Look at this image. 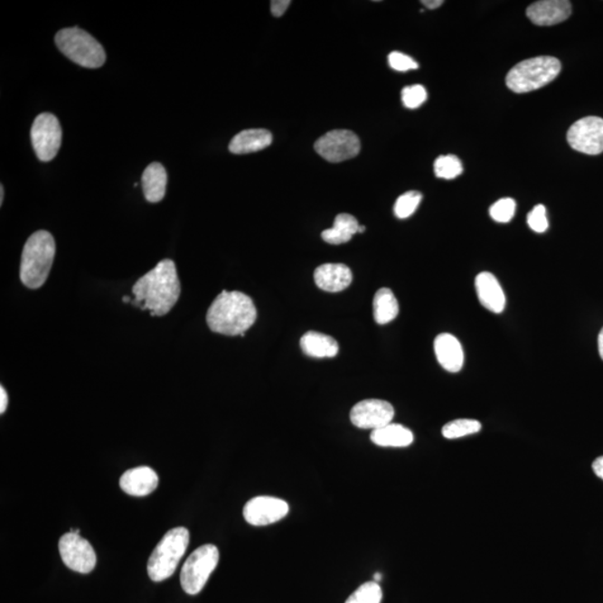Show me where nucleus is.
I'll return each mask as SVG.
<instances>
[{"instance_id":"1","label":"nucleus","mask_w":603,"mask_h":603,"mask_svg":"<svg viewBox=\"0 0 603 603\" xmlns=\"http://www.w3.org/2000/svg\"><path fill=\"white\" fill-rule=\"evenodd\" d=\"M132 304L148 310L152 316H164L173 310L182 293V287L174 260L164 259L146 273L132 287Z\"/></svg>"},{"instance_id":"2","label":"nucleus","mask_w":603,"mask_h":603,"mask_svg":"<svg viewBox=\"0 0 603 603\" xmlns=\"http://www.w3.org/2000/svg\"><path fill=\"white\" fill-rule=\"evenodd\" d=\"M258 319L253 300L246 294L222 291L207 312V325L215 334L244 336Z\"/></svg>"},{"instance_id":"3","label":"nucleus","mask_w":603,"mask_h":603,"mask_svg":"<svg viewBox=\"0 0 603 603\" xmlns=\"http://www.w3.org/2000/svg\"><path fill=\"white\" fill-rule=\"evenodd\" d=\"M54 237L46 231H38L24 246L21 263V281L26 287L40 288L49 278L55 258Z\"/></svg>"},{"instance_id":"4","label":"nucleus","mask_w":603,"mask_h":603,"mask_svg":"<svg viewBox=\"0 0 603 603\" xmlns=\"http://www.w3.org/2000/svg\"><path fill=\"white\" fill-rule=\"evenodd\" d=\"M561 72V63L552 56H539L521 61L506 76V85L514 93H529L545 87Z\"/></svg>"},{"instance_id":"5","label":"nucleus","mask_w":603,"mask_h":603,"mask_svg":"<svg viewBox=\"0 0 603 603\" xmlns=\"http://www.w3.org/2000/svg\"><path fill=\"white\" fill-rule=\"evenodd\" d=\"M55 42L59 50L74 63L87 69H99L106 63L103 46L79 27L64 28L57 33Z\"/></svg>"},{"instance_id":"6","label":"nucleus","mask_w":603,"mask_h":603,"mask_svg":"<svg viewBox=\"0 0 603 603\" xmlns=\"http://www.w3.org/2000/svg\"><path fill=\"white\" fill-rule=\"evenodd\" d=\"M189 539V531L184 528H175L165 534L152 552L146 567L152 581H165L173 576L187 551Z\"/></svg>"},{"instance_id":"7","label":"nucleus","mask_w":603,"mask_h":603,"mask_svg":"<svg viewBox=\"0 0 603 603\" xmlns=\"http://www.w3.org/2000/svg\"><path fill=\"white\" fill-rule=\"evenodd\" d=\"M218 562H220V551L215 545L205 544L194 550L184 562L180 574L184 591L188 595H198L205 588Z\"/></svg>"},{"instance_id":"8","label":"nucleus","mask_w":603,"mask_h":603,"mask_svg":"<svg viewBox=\"0 0 603 603\" xmlns=\"http://www.w3.org/2000/svg\"><path fill=\"white\" fill-rule=\"evenodd\" d=\"M33 148L41 161L53 160L61 145L59 118L52 113H42L35 118L31 130Z\"/></svg>"},{"instance_id":"9","label":"nucleus","mask_w":603,"mask_h":603,"mask_svg":"<svg viewBox=\"0 0 603 603\" xmlns=\"http://www.w3.org/2000/svg\"><path fill=\"white\" fill-rule=\"evenodd\" d=\"M315 149L323 159L338 164L357 156L361 144L359 137L353 131L332 130L316 140Z\"/></svg>"},{"instance_id":"10","label":"nucleus","mask_w":603,"mask_h":603,"mask_svg":"<svg viewBox=\"0 0 603 603\" xmlns=\"http://www.w3.org/2000/svg\"><path fill=\"white\" fill-rule=\"evenodd\" d=\"M59 549L65 566L75 572L87 574L97 566V554L92 545L80 534L69 532L61 536Z\"/></svg>"},{"instance_id":"11","label":"nucleus","mask_w":603,"mask_h":603,"mask_svg":"<svg viewBox=\"0 0 603 603\" xmlns=\"http://www.w3.org/2000/svg\"><path fill=\"white\" fill-rule=\"evenodd\" d=\"M567 139L572 149L589 155L603 152V118L587 117L570 127Z\"/></svg>"},{"instance_id":"12","label":"nucleus","mask_w":603,"mask_h":603,"mask_svg":"<svg viewBox=\"0 0 603 603\" xmlns=\"http://www.w3.org/2000/svg\"><path fill=\"white\" fill-rule=\"evenodd\" d=\"M395 410L391 403L380 399H365L350 412L351 422L360 429L376 430L391 424Z\"/></svg>"},{"instance_id":"13","label":"nucleus","mask_w":603,"mask_h":603,"mask_svg":"<svg viewBox=\"0 0 603 603\" xmlns=\"http://www.w3.org/2000/svg\"><path fill=\"white\" fill-rule=\"evenodd\" d=\"M289 506L281 498L258 496L251 498L244 506V519L254 526H266L277 523L288 514Z\"/></svg>"},{"instance_id":"14","label":"nucleus","mask_w":603,"mask_h":603,"mask_svg":"<svg viewBox=\"0 0 603 603\" xmlns=\"http://www.w3.org/2000/svg\"><path fill=\"white\" fill-rule=\"evenodd\" d=\"M572 5L568 0H541L530 5L526 16L538 26H553L571 16Z\"/></svg>"},{"instance_id":"15","label":"nucleus","mask_w":603,"mask_h":603,"mask_svg":"<svg viewBox=\"0 0 603 603\" xmlns=\"http://www.w3.org/2000/svg\"><path fill=\"white\" fill-rule=\"evenodd\" d=\"M475 287H476L479 303L486 310L496 313V315L504 311L506 306L505 294L500 282L492 273H479L475 279Z\"/></svg>"},{"instance_id":"16","label":"nucleus","mask_w":603,"mask_h":603,"mask_svg":"<svg viewBox=\"0 0 603 603\" xmlns=\"http://www.w3.org/2000/svg\"><path fill=\"white\" fill-rule=\"evenodd\" d=\"M158 474L148 466L129 469L120 478L122 491L137 497L149 495L158 487Z\"/></svg>"},{"instance_id":"17","label":"nucleus","mask_w":603,"mask_h":603,"mask_svg":"<svg viewBox=\"0 0 603 603\" xmlns=\"http://www.w3.org/2000/svg\"><path fill=\"white\" fill-rule=\"evenodd\" d=\"M353 272L344 264H323L316 269L315 281L323 291L336 293L353 283Z\"/></svg>"},{"instance_id":"18","label":"nucleus","mask_w":603,"mask_h":603,"mask_svg":"<svg viewBox=\"0 0 603 603\" xmlns=\"http://www.w3.org/2000/svg\"><path fill=\"white\" fill-rule=\"evenodd\" d=\"M434 349L439 364L448 372H459L464 365V351L456 336L441 334L435 339Z\"/></svg>"},{"instance_id":"19","label":"nucleus","mask_w":603,"mask_h":603,"mask_svg":"<svg viewBox=\"0 0 603 603\" xmlns=\"http://www.w3.org/2000/svg\"><path fill=\"white\" fill-rule=\"evenodd\" d=\"M273 136L269 130L249 129L244 130L232 137L230 151L234 155L253 154L268 148L272 144Z\"/></svg>"},{"instance_id":"20","label":"nucleus","mask_w":603,"mask_h":603,"mask_svg":"<svg viewBox=\"0 0 603 603\" xmlns=\"http://www.w3.org/2000/svg\"><path fill=\"white\" fill-rule=\"evenodd\" d=\"M168 175L163 165L150 164L142 174V188L146 201L152 203L163 201L167 190Z\"/></svg>"},{"instance_id":"21","label":"nucleus","mask_w":603,"mask_h":603,"mask_svg":"<svg viewBox=\"0 0 603 603\" xmlns=\"http://www.w3.org/2000/svg\"><path fill=\"white\" fill-rule=\"evenodd\" d=\"M303 353L312 358H334L339 353V344L332 336L310 331L300 341Z\"/></svg>"},{"instance_id":"22","label":"nucleus","mask_w":603,"mask_h":603,"mask_svg":"<svg viewBox=\"0 0 603 603\" xmlns=\"http://www.w3.org/2000/svg\"><path fill=\"white\" fill-rule=\"evenodd\" d=\"M370 438L373 444L382 448H408L414 441V434L405 426L391 422L382 429L372 430Z\"/></svg>"},{"instance_id":"23","label":"nucleus","mask_w":603,"mask_h":603,"mask_svg":"<svg viewBox=\"0 0 603 603\" xmlns=\"http://www.w3.org/2000/svg\"><path fill=\"white\" fill-rule=\"evenodd\" d=\"M357 218L349 213H340L335 217L334 224L329 230L322 232L323 240L331 245L348 243L359 232Z\"/></svg>"},{"instance_id":"24","label":"nucleus","mask_w":603,"mask_h":603,"mask_svg":"<svg viewBox=\"0 0 603 603\" xmlns=\"http://www.w3.org/2000/svg\"><path fill=\"white\" fill-rule=\"evenodd\" d=\"M399 315V304L391 288H380L373 298V316L380 325H388Z\"/></svg>"},{"instance_id":"25","label":"nucleus","mask_w":603,"mask_h":603,"mask_svg":"<svg viewBox=\"0 0 603 603\" xmlns=\"http://www.w3.org/2000/svg\"><path fill=\"white\" fill-rule=\"evenodd\" d=\"M482 430L481 422L475 419H457L448 422L443 427V436L448 439H457L474 435Z\"/></svg>"},{"instance_id":"26","label":"nucleus","mask_w":603,"mask_h":603,"mask_svg":"<svg viewBox=\"0 0 603 603\" xmlns=\"http://www.w3.org/2000/svg\"><path fill=\"white\" fill-rule=\"evenodd\" d=\"M436 177L452 180L463 173V164L457 156L453 155H440L434 165Z\"/></svg>"},{"instance_id":"27","label":"nucleus","mask_w":603,"mask_h":603,"mask_svg":"<svg viewBox=\"0 0 603 603\" xmlns=\"http://www.w3.org/2000/svg\"><path fill=\"white\" fill-rule=\"evenodd\" d=\"M382 590L378 582L363 583L348 598L345 603H382Z\"/></svg>"},{"instance_id":"28","label":"nucleus","mask_w":603,"mask_h":603,"mask_svg":"<svg viewBox=\"0 0 603 603\" xmlns=\"http://www.w3.org/2000/svg\"><path fill=\"white\" fill-rule=\"evenodd\" d=\"M422 194L418 192H407L397 199L395 203V215L399 220H406L414 215L418 206L420 205Z\"/></svg>"},{"instance_id":"29","label":"nucleus","mask_w":603,"mask_h":603,"mask_svg":"<svg viewBox=\"0 0 603 603\" xmlns=\"http://www.w3.org/2000/svg\"><path fill=\"white\" fill-rule=\"evenodd\" d=\"M516 203L512 198L497 201L490 209V215L497 222H509L515 215Z\"/></svg>"},{"instance_id":"30","label":"nucleus","mask_w":603,"mask_h":603,"mask_svg":"<svg viewBox=\"0 0 603 603\" xmlns=\"http://www.w3.org/2000/svg\"><path fill=\"white\" fill-rule=\"evenodd\" d=\"M427 98H429V94H427L426 89L419 84L406 87L401 92L403 106L411 108V110L422 106L427 101Z\"/></svg>"},{"instance_id":"31","label":"nucleus","mask_w":603,"mask_h":603,"mask_svg":"<svg viewBox=\"0 0 603 603\" xmlns=\"http://www.w3.org/2000/svg\"><path fill=\"white\" fill-rule=\"evenodd\" d=\"M528 224L532 231L542 234L549 228L547 208L543 205L535 206L528 215Z\"/></svg>"},{"instance_id":"32","label":"nucleus","mask_w":603,"mask_h":603,"mask_svg":"<svg viewBox=\"0 0 603 603\" xmlns=\"http://www.w3.org/2000/svg\"><path fill=\"white\" fill-rule=\"evenodd\" d=\"M389 65L398 72H407V71L417 70L418 63L412 57L400 53V52H392L388 56Z\"/></svg>"},{"instance_id":"33","label":"nucleus","mask_w":603,"mask_h":603,"mask_svg":"<svg viewBox=\"0 0 603 603\" xmlns=\"http://www.w3.org/2000/svg\"><path fill=\"white\" fill-rule=\"evenodd\" d=\"M289 5H291L289 0H273L270 3V12H272L273 16L281 17L287 11Z\"/></svg>"},{"instance_id":"34","label":"nucleus","mask_w":603,"mask_h":603,"mask_svg":"<svg viewBox=\"0 0 603 603\" xmlns=\"http://www.w3.org/2000/svg\"><path fill=\"white\" fill-rule=\"evenodd\" d=\"M8 406V396L4 387H0V414L6 411Z\"/></svg>"},{"instance_id":"35","label":"nucleus","mask_w":603,"mask_h":603,"mask_svg":"<svg viewBox=\"0 0 603 603\" xmlns=\"http://www.w3.org/2000/svg\"><path fill=\"white\" fill-rule=\"evenodd\" d=\"M592 468L597 476L603 479V456H601V457H598L595 462H593Z\"/></svg>"},{"instance_id":"36","label":"nucleus","mask_w":603,"mask_h":603,"mask_svg":"<svg viewBox=\"0 0 603 603\" xmlns=\"http://www.w3.org/2000/svg\"><path fill=\"white\" fill-rule=\"evenodd\" d=\"M422 5L429 9L439 8L444 4L443 0H422Z\"/></svg>"},{"instance_id":"37","label":"nucleus","mask_w":603,"mask_h":603,"mask_svg":"<svg viewBox=\"0 0 603 603\" xmlns=\"http://www.w3.org/2000/svg\"><path fill=\"white\" fill-rule=\"evenodd\" d=\"M598 349H599V354L601 359L603 360V327L599 334V336H598Z\"/></svg>"},{"instance_id":"38","label":"nucleus","mask_w":603,"mask_h":603,"mask_svg":"<svg viewBox=\"0 0 603 603\" xmlns=\"http://www.w3.org/2000/svg\"><path fill=\"white\" fill-rule=\"evenodd\" d=\"M4 196H5V190L4 187H0V205H3L4 203Z\"/></svg>"},{"instance_id":"39","label":"nucleus","mask_w":603,"mask_h":603,"mask_svg":"<svg viewBox=\"0 0 603 603\" xmlns=\"http://www.w3.org/2000/svg\"><path fill=\"white\" fill-rule=\"evenodd\" d=\"M373 579H374V582H379L382 579V574L379 573V572L374 573Z\"/></svg>"},{"instance_id":"40","label":"nucleus","mask_w":603,"mask_h":603,"mask_svg":"<svg viewBox=\"0 0 603 603\" xmlns=\"http://www.w3.org/2000/svg\"><path fill=\"white\" fill-rule=\"evenodd\" d=\"M123 302L129 303V302H131V298L127 297H123Z\"/></svg>"},{"instance_id":"41","label":"nucleus","mask_w":603,"mask_h":603,"mask_svg":"<svg viewBox=\"0 0 603 603\" xmlns=\"http://www.w3.org/2000/svg\"><path fill=\"white\" fill-rule=\"evenodd\" d=\"M365 227L364 226H360L359 227V232H364Z\"/></svg>"}]
</instances>
